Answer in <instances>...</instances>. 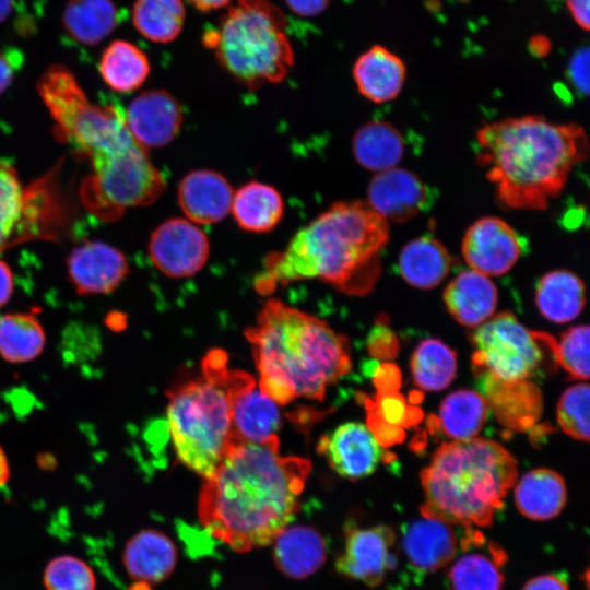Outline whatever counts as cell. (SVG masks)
Returning <instances> with one entry per match:
<instances>
[{"label": "cell", "mask_w": 590, "mask_h": 590, "mask_svg": "<svg viewBox=\"0 0 590 590\" xmlns=\"http://www.w3.org/2000/svg\"><path fill=\"white\" fill-rule=\"evenodd\" d=\"M310 469L305 458L282 456L279 437L234 445L205 479L200 522L236 552L268 545L297 512Z\"/></svg>", "instance_id": "obj_1"}, {"label": "cell", "mask_w": 590, "mask_h": 590, "mask_svg": "<svg viewBox=\"0 0 590 590\" xmlns=\"http://www.w3.org/2000/svg\"><path fill=\"white\" fill-rule=\"evenodd\" d=\"M389 240V222L365 200L334 202L299 228L282 251L267 257L255 286L268 294L279 285L319 279L346 294H366L380 276L381 251Z\"/></svg>", "instance_id": "obj_2"}, {"label": "cell", "mask_w": 590, "mask_h": 590, "mask_svg": "<svg viewBox=\"0 0 590 590\" xmlns=\"http://www.w3.org/2000/svg\"><path fill=\"white\" fill-rule=\"evenodd\" d=\"M588 153L582 126L553 122L540 115L486 122L475 134L476 163L499 203L511 210H545Z\"/></svg>", "instance_id": "obj_3"}, {"label": "cell", "mask_w": 590, "mask_h": 590, "mask_svg": "<svg viewBox=\"0 0 590 590\" xmlns=\"http://www.w3.org/2000/svg\"><path fill=\"white\" fill-rule=\"evenodd\" d=\"M258 370V387L280 405L295 399L322 400L329 386L351 370L347 339L326 321L269 299L246 331Z\"/></svg>", "instance_id": "obj_4"}, {"label": "cell", "mask_w": 590, "mask_h": 590, "mask_svg": "<svg viewBox=\"0 0 590 590\" xmlns=\"http://www.w3.org/2000/svg\"><path fill=\"white\" fill-rule=\"evenodd\" d=\"M517 475V460L494 440L444 444L421 473L422 515L464 528L487 527Z\"/></svg>", "instance_id": "obj_5"}, {"label": "cell", "mask_w": 590, "mask_h": 590, "mask_svg": "<svg viewBox=\"0 0 590 590\" xmlns=\"http://www.w3.org/2000/svg\"><path fill=\"white\" fill-rule=\"evenodd\" d=\"M239 373L228 368L222 350H212L199 378L167 393V424L177 459L204 480L236 445L232 398Z\"/></svg>", "instance_id": "obj_6"}, {"label": "cell", "mask_w": 590, "mask_h": 590, "mask_svg": "<svg viewBox=\"0 0 590 590\" xmlns=\"http://www.w3.org/2000/svg\"><path fill=\"white\" fill-rule=\"evenodd\" d=\"M286 26L285 15L271 0H236L203 42L225 72L255 90L282 82L293 67Z\"/></svg>", "instance_id": "obj_7"}, {"label": "cell", "mask_w": 590, "mask_h": 590, "mask_svg": "<svg viewBox=\"0 0 590 590\" xmlns=\"http://www.w3.org/2000/svg\"><path fill=\"white\" fill-rule=\"evenodd\" d=\"M60 164L24 185L15 167L0 162V253L33 240L59 241L72 212L60 186Z\"/></svg>", "instance_id": "obj_8"}, {"label": "cell", "mask_w": 590, "mask_h": 590, "mask_svg": "<svg viewBox=\"0 0 590 590\" xmlns=\"http://www.w3.org/2000/svg\"><path fill=\"white\" fill-rule=\"evenodd\" d=\"M477 371L502 381L531 377L543 359L547 335L526 329L509 311L491 317L472 333Z\"/></svg>", "instance_id": "obj_9"}, {"label": "cell", "mask_w": 590, "mask_h": 590, "mask_svg": "<svg viewBox=\"0 0 590 590\" xmlns=\"http://www.w3.org/2000/svg\"><path fill=\"white\" fill-rule=\"evenodd\" d=\"M152 263L169 278H188L198 273L210 255L208 236L194 223L172 217L161 223L149 239Z\"/></svg>", "instance_id": "obj_10"}, {"label": "cell", "mask_w": 590, "mask_h": 590, "mask_svg": "<svg viewBox=\"0 0 590 590\" xmlns=\"http://www.w3.org/2000/svg\"><path fill=\"white\" fill-rule=\"evenodd\" d=\"M523 240L505 220L482 216L465 231L461 252L468 266L486 276L510 271L523 252Z\"/></svg>", "instance_id": "obj_11"}, {"label": "cell", "mask_w": 590, "mask_h": 590, "mask_svg": "<svg viewBox=\"0 0 590 590\" xmlns=\"http://www.w3.org/2000/svg\"><path fill=\"white\" fill-rule=\"evenodd\" d=\"M394 542L396 534L388 526L349 527L337 571L368 587L379 586L393 565Z\"/></svg>", "instance_id": "obj_12"}, {"label": "cell", "mask_w": 590, "mask_h": 590, "mask_svg": "<svg viewBox=\"0 0 590 590\" xmlns=\"http://www.w3.org/2000/svg\"><path fill=\"white\" fill-rule=\"evenodd\" d=\"M66 263L68 279L81 296L109 294L129 274L123 252L101 240H86L74 247Z\"/></svg>", "instance_id": "obj_13"}, {"label": "cell", "mask_w": 590, "mask_h": 590, "mask_svg": "<svg viewBox=\"0 0 590 590\" xmlns=\"http://www.w3.org/2000/svg\"><path fill=\"white\" fill-rule=\"evenodd\" d=\"M365 201L388 222L405 223L432 205L433 192L416 174L394 167L371 178Z\"/></svg>", "instance_id": "obj_14"}, {"label": "cell", "mask_w": 590, "mask_h": 590, "mask_svg": "<svg viewBox=\"0 0 590 590\" xmlns=\"http://www.w3.org/2000/svg\"><path fill=\"white\" fill-rule=\"evenodd\" d=\"M318 452L340 476L350 480L374 473L384 455L375 433L358 422L344 423L322 436L318 442Z\"/></svg>", "instance_id": "obj_15"}, {"label": "cell", "mask_w": 590, "mask_h": 590, "mask_svg": "<svg viewBox=\"0 0 590 590\" xmlns=\"http://www.w3.org/2000/svg\"><path fill=\"white\" fill-rule=\"evenodd\" d=\"M125 121L131 135L144 149L162 148L178 135L184 111L177 98L165 90H150L127 107Z\"/></svg>", "instance_id": "obj_16"}, {"label": "cell", "mask_w": 590, "mask_h": 590, "mask_svg": "<svg viewBox=\"0 0 590 590\" xmlns=\"http://www.w3.org/2000/svg\"><path fill=\"white\" fill-rule=\"evenodd\" d=\"M279 404L261 392L256 380L240 370L232 398L235 444H264L275 437L281 416Z\"/></svg>", "instance_id": "obj_17"}, {"label": "cell", "mask_w": 590, "mask_h": 590, "mask_svg": "<svg viewBox=\"0 0 590 590\" xmlns=\"http://www.w3.org/2000/svg\"><path fill=\"white\" fill-rule=\"evenodd\" d=\"M460 551L464 554L449 571L452 590H500L507 559L500 546L488 543L480 531L465 528Z\"/></svg>", "instance_id": "obj_18"}, {"label": "cell", "mask_w": 590, "mask_h": 590, "mask_svg": "<svg viewBox=\"0 0 590 590\" xmlns=\"http://www.w3.org/2000/svg\"><path fill=\"white\" fill-rule=\"evenodd\" d=\"M451 526L426 517L405 526L401 544L415 571L434 573L453 560L460 551V540Z\"/></svg>", "instance_id": "obj_19"}, {"label": "cell", "mask_w": 590, "mask_h": 590, "mask_svg": "<svg viewBox=\"0 0 590 590\" xmlns=\"http://www.w3.org/2000/svg\"><path fill=\"white\" fill-rule=\"evenodd\" d=\"M233 194L228 180L211 169L188 173L177 190L180 210L194 224H214L225 219L231 211Z\"/></svg>", "instance_id": "obj_20"}, {"label": "cell", "mask_w": 590, "mask_h": 590, "mask_svg": "<svg viewBox=\"0 0 590 590\" xmlns=\"http://www.w3.org/2000/svg\"><path fill=\"white\" fill-rule=\"evenodd\" d=\"M406 76L402 59L381 45L364 51L353 66V79L359 94L382 104L401 93Z\"/></svg>", "instance_id": "obj_21"}, {"label": "cell", "mask_w": 590, "mask_h": 590, "mask_svg": "<svg viewBox=\"0 0 590 590\" xmlns=\"http://www.w3.org/2000/svg\"><path fill=\"white\" fill-rule=\"evenodd\" d=\"M442 299L450 315L465 327L489 319L497 306L498 291L493 281L472 269L457 274L446 286Z\"/></svg>", "instance_id": "obj_22"}, {"label": "cell", "mask_w": 590, "mask_h": 590, "mask_svg": "<svg viewBox=\"0 0 590 590\" xmlns=\"http://www.w3.org/2000/svg\"><path fill=\"white\" fill-rule=\"evenodd\" d=\"M122 559L131 578L144 583H156L174 570L177 551L167 535L146 529L128 541Z\"/></svg>", "instance_id": "obj_23"}, {"label": "cell", "mask_w": 590, "mask_h": 590, "mask_svg": "<svg viewBox=\"0 0 590 590\" xmlns=\"http://www.w3.org/2000/svg\"><path fill=\"white\" fill-rule=\"evenodd\" d=\"M484 377L486 403L495 412L502 425L524 429L540 417L542 401L539 389L527 380L502 381L488 375Z\"/></svg>", "instance_id": "obj_24"}, {"label": "cell", "mask_w": 590, "mask_h": 590, "mask_svg": "<svg viewBox=\"0 0 590 590\" xmlns=\"http://www.w3.org/2000/svg\"><path fill=\"white\" fill-rule=\"evenodd\" d=\"M273 542L275 565L291 578H306L316 573L326 560V542L310 527L287 526Z\"/></svg>", "instance_id": "obj_25"}, {"label": "cell", "mask_w": 590, "mask_h": 590, "mask_svg": "<svg viewBox=\"0 0 590 590\" xmlns=\"http://www.w3.org/2000/svg\"><path fill=\"white\" fill-rule=\"evenodd\" d=\"M398 269L410 285L428 290L436 287L451 269V257L436 237L423 235L406 243L399 253Z\"/></svg>", "instance_id": "obj_26"}, {"label": "cell", "mask_w": 590, "mask_h": 590, "mask_svg": "<svg viewBox=\"0 0 590 590\" xmlns=\"http://www.w3.org/2000/svg\"><path fill=\"white\" fill-rule=\"evenodd\" d=\"M231 211L241 229L268 233L282 220L284 201L273 186L252 180L234 191Z\"/></svg>", "instance_id": "obj_27"}, {"label": "cell", "mask_w": 590, "mask_h": 590, "mask_svg": "<svg viewBox=\"0 0 590 590\" xmlns=\"http://www.w3.org/2000/svg\"><path fill=\"white\" fill-rule=\"evenodd\" d=\"M565 481L550 469H534L523 474L515 487V503L524 517L548 520L557 516L566 504Z\"/></svg>", "instance_id": "obj_28"}, {"label": "cell", "mask_w": 590, "mask_h": 590, "mask_svg": "<svg viewBox=\"0 0 590 590\" xmlns=\"http://www.w3.org/2000/svg\"><path fill=\"white\" fill-rule=\"evenodd\" d=\"M352 151L362 167L377 174L398 167L405 153V143L393 125L374 120L356 130Z\"/></svg>", "instance_id": "obj_29"}, {"label": "cell", "mask_w": 590, "mask_h": 590, "mask_svg": "<svg viewBox=\"0 0 590 590\" xmlns=\"http://www.w3.org/2000/svg\"><path fill=\"white\" fill-rule=\"evenodd\" d=\"M585 293V284L577 274L568 270H554L538 281L535 303L544 318L564 323L581 312L586 302Z\"/></svg>", "instance_id": "obj_30"}, {"label": "cell", "mask_w": 590, "mask_h": 590, "mask_svg": "<svg viewBox=\"0 0 590 590\" xmlns=\"http://www.w3.org/2000/svg\"><path fill=\"white\" fill-rule=\"evenodd\" d=\"M61 22L69 36L92 46L114 32L119 11L113 0H68Z\"/></svg>", "instance_id": "obj_31"}, {"label": "cell", "mask_w": 590, "mask_h": 590, "mask_svg": "<svg viewBox=\"0 0 590 590\" xmlns=\"http://www.w3.org/2000/svg\"><path fill=\"white\" fill-rule=\"evenodd\" d=\"M98 71L109 88L129 93L146 81L151 64L145 52L137 45L118 39L111 42L102 52Z\"/></svg>", "instance_id": "obj_32"}, {"label": "cell", "mask_w": 590, "mask_h": 590, "mask_svg": "<svg viewBox=\"0 0 590 590\" xmlns=\"http://www.w3.org/2000/svg\"><path fill=\"white\" fill-rule=\"evenodd\" d=\"M46 345L40 321L30 312H9L0 316V356L8 363L34 361Z\"/></svg>", "instance_id": "obj_33"}, {"label": "cell", "mask_w": 590, "mask_h": 590, "mask_svg": "<svg viewBox=\"0 0 590 590\" xmlns=\"http://www.w3.org/2000/svg\"><path fill=\"white\" fill-rule=\"evenodd\" d=\"M487 409L480 393L468 389L453 391L440 404L441 429L452 440L475 438L485 424Z\"/></svg>", "instance_id": "obj_34"}, {"label": "cell", "mask_w": 590, "mask_h": 590, "mask_svg": "<svg viewBox=\"0 0 590 590\" xmlns=\"http://www.w3.org/2000/svg\"><path fill=\"white\" fill-rule=\"evenodd\" d=\"M186 20L182 0H135L132 23L154 43H170L181 33Z\"/></svg>", "instance_id": "obj_35"}, {"label": "cell", "mask_w": 590, "mask_h": 590, "mask_svg": "<svg viewBox=\"0 0 590 590\" xmlns=\"http://www.w3.org/2000/svg\"><path fill=\"white\" fill-rule=\"evenodd\" d=\"M414 384L426 391L446 389L456 377V353L437 339L420 342L411 358Z\"/></svg>", "instance_id": "obj_36"}, {"label": "cell", "mask_w": 590, "mask_h": 590, "mask_svg": "<svg viewBox=\"0 0 590 590\" xmlns=\"http://www.w3.org/2000/svg\"><path fill=\"white\" fill-rule=\"evenodd\" d=\"M557 422L565 434L576 440L589 441V386L578 384L560 397L556 410Z\"/></svg>", "instance_id": "obj_37"}, {"label": "cell", "mask_w": 590, "mask_h": 590, "mask_svg": "<svg viewBox=\"0 0 590 590\" xmlns=\"http://www.w3.org/2000/svg\"><path fill=\"white\" fill-rule=\"evenodd\" d=\"M47 590H95L96 578L82 559L61 555L51 559L44 571Z\"/></svg>", "instance_id": "obj_38"}, {"label": "cell", "mask_w": 590, "mask_h": 590, "mask_svg": "<svg viewBox=\"0 0 590 590\" xmlns=\"http://www.w3.org/2000/svg\"><path fill=\"white\" fill-rule=\"evenodd\" d=\"M556 362L574 379L589 378V327L576 326L568 329L558 343H554Z\"/></svg>", "instance_id": "obj_39"}, {"label": "cell", "mask_w": 590, "mask_h": 590, "mask_svg": "<svg viewBox=\"0 0 590 590\" xmlns=\"http://www.w3.org/2000/svg\"><path fill=\"white\" fill-rule=\"evenodd\" d=\"M567 76L575 90L581 95L589 93V48L581 47L577 49L567 68Z\"/></svg>", "instance_id": "obj_40"}, {"label": "cell", "mask_w": 590, "mask_h": 590, "mask_svg": "<svg viewBox=\"0 0 590 590\" xmlns=\"http://www.w3.org/2000/svg\"><path fill=\"white\" fill-rule=\"evenodd\" d=\"M22 54L16 49L0 48V94L12 83L22 64Z\"/></svg>", "instance_id": "obj_41"}, {"label": "cell", "mask_w": 590, "mask_h": 590, "mask_svg": "<svg viewBox=\"0 0 590 590\" xmlns=\"http://www.w3.org/2000/svg\"><path fill=\"white\" fill-rule=\"evenodd\" d=\"M287 8L298 16L309 17L322 13L331 0H284Z\"/></svg>", "instance_id": "obj_42"}, {"label": "cell", "mask_w": 590, "mask_h": 590, "mask_svg": "<svg viewBox=\"0 0 590 590\" xmlns=\"http://www.w3.org/2000/svg\"><path fill=\"white\" fill-rule=\"evenodd\" d=\"M522 590H569L566 581L556 575H542L527 582Z\"/></svg>", "instance_id": "obj_43"}, {"label": "cell", "mask_w": 590, "mask_h": 590, "mask_svg": "<svg viewBox=\"0 0 590 590\" xmlns=\"http://www.w3.org/2000/svg\"><path fill=\"white\" fill-rule=\"evenodd\" d=\"M14 288L13 273L10 266L0 259V308L11 298Z\"/></svg>", "instance_id": "obj_44"}, {"label": "cell", "mask_w": 590, "mask_h": 590, "mask_svg": "<svg viewBox=\"0 0 590 590\" xmlns=\"http://www.w3.org/2000/svg\"><path fill=\"white\" fill-rule=\"evenodd\" d=\"M566 3L575 22L585 31H589V0H566Z\"/></svg>", "instance_id": "obj_45"}, {"label": "cell", "mask_w": 590, "mask_h": 590, "mask_svg": "<svg viewBox=\"0 0 590 590\" xmlns=\"http://www.w3.org/2000/svg\"><path fill=\"white\" fill-rule=\"evenodd\" d=\"M529 50L536 57H545L551 50V42L543 35H535L529 42Z\"/></svg>", "instance_id": "obj_46"}, {"label": "cell", "mask_w": 590, "mask_h": 590, "mask_svg": "<svg viewBox=\"0 0 590 590\" xmlns=\"http://www.w3.org/2000/svg\"><path fill=\"white\" fill-rule=\"evenodd\" d=\"M232 0H188L196 9L202 12H210L225 8Z\"/></svg>", "instance_id": "obj_47"}, {"label": "cell", "mask_w": 590, "mask_h": 590, "mask_svg": "<svg viewBox=\"0 0 590 590\" xmlns=\"http://www.w3.org/2000/svg\"><path fill=\"white\" fill-rule=\"evenodd\" d=\"M10 479V465L7 455L0 446V487H2Z\"/></svg>", "instance_id": "obj_48"}, {"label": "cell", "mask_w": 590, "mask_h": 590, "mask_svg": "<svg viewBox=\"0 0 590 590\" xmlns=\"http://www.w3.org/2000/svg\"><path fill=\"white\" fill-rule=\"evenodd\" d=\"M14 0H0V24L11 14Z\"/></svg>", "instance_id": "obj_49"}]
</instances>
